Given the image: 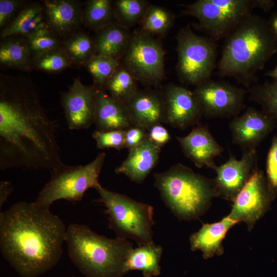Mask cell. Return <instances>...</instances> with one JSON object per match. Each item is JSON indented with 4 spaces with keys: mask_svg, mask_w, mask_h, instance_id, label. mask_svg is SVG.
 Segmentation results:
<instances>
[{
    "mask_svg": "<svg viewBox=\"0 0 277 277\" xmlns=\"http://www.w3.org/2000/svg\"><path fill=\"white\" fill-rule=\"evenodd\" d=\"M61 162L53 123L36 86L25 76L0 74V169L51 170Z\"/></svg>",
    "mask_w": 277,
    "mask_h": 277,
    "instance_id": "obj_1",
    "label": "cell"
},
{
    "mask_svg": "<svg viewBox=\"0 0 277 277\" xmlns=\"http://www.w3.org/2000/svg\"><path fill=\"white\" fill-rule=\"evenodd\" d=\"M67 229L49 209L17 202L0 214V248L21 277H38L55 266Z\"/></svg>",
    "mask_w": 277,
    "mask_h": 277,
    "instance_id": "obj_2",
    "label": "cell"
},
{
    "mask_svg": "<svg viewBox=\"0 0 277 277\" xmlns=\"http://www.w3.org/2000/svg\"><path fill=\"white\" fill-rule=\"evenodd\" d=\"M276 52L277 41L267 21L252 13L225 37L218 74L233 77L248 89Z\"/></svg>",
    "mask_w": 277,
    "mask_h": 277,
    "instance_id": "obj_3",
    "label": "cell"
},
{
    "mask_svg": "<svg viewBox=\"0 0 277 277\" xmlns=\"http://www.w3.org/2000/svg\"><path fill=\"white\" fill-rule=\"evenodd\" d=\"M65 242L68 255L86 277H123L127 259L133 249L127 239H109L85 225L71 224Z\"/></svg>",
    "mask_w": 277,
    "mask_h": 277,
    "instance_id": "obj_4",
    "label": "cell"
},
{
    "mask_svg": "<svg viewBox=\"0 0 277 277\" xmlns=\"http://www.w3.org/2000/svg\"><path fill=\"white\" fill-rule=\"evenodd\" d=\"M154 186L173 213L181 219L200 215L211 198L217 196L213 181L182 164L154 174Z\"/></svg>",
    "mask_w": 277,
    "mask_h": 277,
    "instance_id": "obj_5",
    "label": "cell"
},
{
    "mask_svg": "<svg viewBox=\"0 0 277 277\" xmlns=\"http://www.w3.org/2000/svg\"><path fill=\"white\" fill-rule=\"evenodd\" d=\"M100 195L99 201L106 208L109 228L116 237L131 239L138 246L153 242L152 226L153 208L128 196L109 191L100 184L94 188Z\"/></svg>",
    "mask_w": 277,
    "mask_h": 277,
    "instance_id": "obj_6",
    "label": "cell"
},
{
    "mask_svg": "<svg viewBox=\"0 0 277 277\" xmlns=\"http://www.w3.org/2000/svg\"><path fill=\"white\" fill-rule=\"evenodd\" d=\"M105 156V153H100L84 166H69L61 162L51 169L50 179L40 191L34 204L49 209L58 200L80 201L87 190L100 184L98 176Z\"/></svg>",
    "mask_w": 277,
    "mask_h": 277,
    "instance_id": "obj_7",
    "label": "cell"
},
{
    "mask_svg": "<svg viewBox=\"0 0 277 277\" xmlns=\"http://www.w3.org/2000/svg\"><path fill=\"white\" fill-rule=\"evenodd\" d=\"M260 5L261 0H198L183 5L182 15L197 18L194 27L216 42L225 38Z\"/></svg>",
    "mask_w": 277,
    "mask_h": 277,
    "instance_id": "obj_8",
    "label": "cell"
},
{
    "mask_svg": "<svg viewBox=\"0 0 277 277\" xmlns=\"http://www.w3.org/2000/svg\"><path fill=\"white\" fill-rule=\"evenodd\" d=\"M176 39V70L181 81L196 87L210 80L216 66L215 42L196 34L189 25L180 30Z\"/></svg>",
    "mask_w": 277,
    "mask_h": 277,
    "instance_id": "obj_9",
    "label": "cell"
},
{
    "mask_svg": "<svg viewBox=\"0 0 277 277\" xmlns=\"http://www.w3.org/2000/svg\"><path fill=\"white\" fill-rule=\"evenodd\" d=\"M164 52L159 41L140 31L131 35L120 61L136 81L154 85L164 76Z\"/></svg>",
    "mask_w": 277,
    "mask_h": 277,
    "instance_id": "obj_10",
    "label": "cell"
},
{
    "mask_svg": "<svg viewBox=\"0 0 277 277\" xmlns=\"http://www.w3.org/2000/svg\"><path fill=\"white\" fill-rule=\"evenodd\" d=\"M247 93L244 89L210 79L193 91L202 114L212 118L236 116L245 108Z\"/></svg>",
    "mask_w": 277,
    "mask_h": 277,
    "instance_id": "obj_11",
    "label": "cell"
},
{
    "mask_svg": "<svg viewBox=\"0 0 277 277\" xmlns=\"http://www.w3.org/2000/svg\"><path fill=\"white\" fill-rule=\"evenodd\" d=\"M275 198L263 171L256 167L233 201L230 218L252 226L266 211Z\"/></svg>",
    "mask_w": 277,
    "mask_h": 277,
    "instance_id": "obj_12",
    "label": "cell"
},
{
    "mask_svg": "<svg viewBox=\"0 0 277 277\" xmlns=\"http://www.w3.org/2000/svg\"><path fill=\"white\" fill-rule=\"evenodd\" d=\"M256 149L245 150L240 160L230 155L224 164L210 168L216 175L213 180L217 195L233 201L257 167Z\"/></svg>",
    "mask_w": 277,
    "mask_h": 277,
    "instance_id": "obj_13",
    "label": "cell"
},
{
    "mask_svg": "<svg viewBox=\"0 0 277 277\" xmlns=\"http://www.w3.org/2000/svg\"><path fill=\"white\" fill-rule=\"evenodd\" d=\"M73 80L68 90L61 92V103L70 129H87L95 122L96 88L83 84L80 77Z\"/></svg>",
    "mask_w": 277,
    "mask_h": 277,
    "instance_id": "obj_14",
    "label": "cell"
},
{
    "mask_svg": "<svg viewBox=\"0 0 277 277\" xmlns=\"http://www.w3.org/2000/svg\"><path fill=\"white\" fill-rule=\"evenodd\" d=\"M276 126L275 122L262 110L248 107L229 124L233 143L244 151L255 149Z\"/></svg>",
    "mask_w": 277,
    "mask_h": 277,
    "instance_id": "obj_15",
    "label": "cell"
},
{
    "mask_svg": "<svg viewBox=\"0 0 277 277\" xmlns=\"http://www.w3.org/2000/svg\"><path fill=\"white\" fill-rule=\"evenodd\" d=\"M163 100L164 122L180 129L199 124L203 114L193 92L182 86L170 85Z\"/></svg>",
    "mask_w": 277,
    "mask_h": 277,
    "instance_id": "obj_16",
    "label": "cell"
},
{
    "mask_svg": "<svg viewBox=\"0 0 277 277\" xmlns=\"http://www.w3.org/2000/svg\"><path fill=\"white\" fill-rule=\"evenodd\" d=\"M46 26L63 41L81 29L83 3L77 0L41 1Z\"/></svg>",
    "mask_w": 277,
    "mask_h": 277,
    "instance_id": "obj_17",
    "label": "cell"
},
{
    "mask_svg": "<svg viewBox=\"0 0 277 277\" xmlns=\"http://www.w3.org/2000/svg\"><path fill=\"white\" fill-rule=\"evenodd\" d=\"M176 138L185 155L197 168H209L214 163V158L224 151L223 147L204 125L197 124L186 136Z\"/></svg>",
    "mask_w": 277,
    "mask_h": 277,
    "instance_id": "obj_18",
    "label": "cell"
},
{
    "mask_svg": "<svg viewBox=\"0 0 277 277\" xmlns=\"http://www.w3.org/2000/svg\"><path fill=\"white\" fill-rule=\"evenodd\" d=\"M125 105L133 126L148 130L164 121L163 97L154 91L138 90Z\"/></svg>",
    "mask_w": 277,
    "mask_h": 277,
    "instance_id": "obj_19",
    "label": "cell"
},
{
    "mask_svg": "<svg viewBox=\"0 0 277 277\" xmlns=\"http://www.w3.org/2000/svg\"><path fill=\"white\" fill-rule=\"evenodd\" d=\"M161 149L147 137L129 150L127 158L115 169V173L123 174L136 183H142L157 164Z\"/></svg>",
    "mask_w": 277,
    "mask_h": 277,
    "instance_id": "obj_20",
    "label": "cell"
},
{
    "mask_svg": "<svg viewBox=\"0 0 277 277\" xmlns=\"http://www.w3.org/2000/svg\"><path fill=\"white\" fill-rule=\"evenodd\" d=\"M94 124L96 130L103 131L126 130L133 126L125 104L97 88Z\"/></svg>",
    "mask_w": 277,
    "mask_h": 277,
    "instance_id": "obj_21",
    "label": "cell"
},
{
    "mask_svg": "<svg viewBox=\"0 0 277 277\" xmlns=\"http://www.w3.org/2000/svg\"><path fill=\"white\" fill-rule=\"evenodd\" d=\"M238 222L228 215L221 221L204 224L190 238L191 249L202 251L203 258L208 259L214 254H222L223 248L221 243L228 230Z\"/></svg>",
    "mask_w": 277,
    "mask_h": 277,
    "instance_id": "obj_22",
    "label": "cell"
},
{
    "mask_svg": "<svg viewBox=\"0 0 277 277\" xmlns=\"http://www.w3.org/2000/svg\"><path fill=\"white\" fill-rule=\"evenodd\" d=\"M33 56L26 37L11 35L1 38L0 65L5 69L29 72Z\"/></svg>",
    "mask_w": 277,
    "mask_h": 277,
    "instance_id": "obj_23",
    "label": "cell"
},
{
    "mask_svg": "<svg viewBox=\"0 0 277 277\" xmlns=\"http://www.w3.org/2000/svg\"><path fill=\"white\" fill-rule=\"evenodd\" d=\"M131 34L115 22L96 31L93 38L95 54L120 60L129 43Z\"/></svg>",
    "mask_w": 277,
    "mask_h": 277,
    "instance_id": "obj_24",
    "label": "cell"
},
{
    "mask_svg": "<svg viewBox=\"0 0 277 277\" xmlns=\"http://www.w3.org/2000/svg\"><path fill=\"white\" fill-rule=\"evenodd\" d=\"M45 26L44 7L41 1L27 2L14 19L1 31L0 38L11 35L27 37Z\"/></svg>",
    "mask_w": 277,
    "mask_h": 277,
    "instance_id": "obj_25",
    "label": "cell"
},
{
    "mask_svg": "<svg viewBox=\"0 0 277 277\" xmlns=\"http://www.w3.org/2000/svg\"><path fill=\"white\" fill-rule=\"evenodd\" d=\"M162 252V247L156 245L154 242L133 249L126 262V273L131 270H139L142 272L144 277L160 275Z\"/></svg>",
    "mask_w": 277,
    "mask_h": 277,
    "instance_id": "obj_26",
    "label": "cell"
},
{
    "mask_svg": "<svg viewBox=\"0 0 277 277\" xmlns=\"http://www.w3.org/2000/svg\"><path fill=\"white\" fill-rule=\"evenodd\" d=\"M62 48L73 68L85 66L95 54L93 39L81 29L64 39Z\"/></svg>",
    "mask_w": 277,
    "mask_h": 277,
    "instance_id": "obj_27",
    "label": "cell"
},
{
    "mask_svg": "<svg viewBox=\"0 0 277 277\" xmlns=\"http://www.w3.org/2000/svg\"><path fill=\"white\" fill-rule=\"evenodd\" d=\"M110 0H89L83 3L82 25L97 31L115 22L113 4Z\"/></svg>",
    "mask_w": 277,
    "mask_h": 277,
    "instance_id": "obj_28",
    "label": "cell"
},
{
    "mask_svg": "<svg viewBox=\"0 0 277 277\" xmlns=\"http://www.w3.org/2000/svg\"><path fill=\"white\" fill-rule=\"evenodd\" d=\"M102 89L125 105L138 90L136 81L121 63Z\"/></svg>",
    "mask_w": 277,
    "mask_h": 277,
    "instance_id": "obj_29",
    "label": "cell"
},
{
    "mask_svg": "<svg viewBox=\"0 0 277 277\" xmlns=\"http://www.w3.org/2000/svg\"><path fill=\"white\" fill-rule=\"evenodd\" d=\"M112 4L115 22L127 29L140 23L150 5L145 0H116Z\"/></svg>",
    "mask_w": 277,
    "mask_h": 277,
    "instance_id": "obj_30",
    "label": "cell"
},
{
    "mask_svg": "<svg viewBox=\"0 0 277 277\" xmlns=\"http://www.w3.org/2000/svg\"><path fill=\"white\" fill-rule=\"evenodd\" d=\"M174 19L170 11L150 4L140 23L143 32L150 35H164L172 27Z\"/></svg>",
    "mask_w": 277,
    "mask_h": 277,
    "instance_id": "obj_31",
    "label": "cell"
},
{
    "mask_svg": "<svg viewBox=\"0 0 277 277\" xmlns=\"http://www.w3.org/2000/svg\"><path fill=\"white\" fill-rule=\"evenodd\" d=\"M247 92L249 99L258 104L277 125V82L253 85Z\"/></svg>",
    "mask_w": 277,
    "mask_h": 277,
    "instance_id": "obj_32",
    "label": "cell"
},
{
    "mask_svg": "<svg viewBox=\"0 0 277 277\" xmlns=\"http://www.w3.org/2000/svg\"><path fill=\"white\" fill-rule=\"evenodd\" d=\"M120 64L119 60L94 54L85 67L93 78L94 86L97 89H102Z\"/></svg>",
    "mask_w": 277,
    "mask_h": 277,
    "instance_id": "obj_33",
    "label": "cell"
},
{
    "mask_svg": "<svg viewBox=\"0 0 277 277\" xmlns=\"http://www.w3.org/2000/svg\"><path fill=\"white\" fill-rule=\"evenodd\" d=\"M73 68L62 48L44 53L33 58L32 70L48 73H59L67 68Z\"/></svg>",
    "mask_w": 277,
    "mask_h": 277,
    "instance_id": "obj_34",
    "label": "cell"
},
{
    "mask_svg": "<svg viewBox=\"0 0 277 277\" xmlns=\"http://www.w3.org/2000/svg\"><path fill=\"white\" fill-rule=\"evenodd\" d=\"M27 37L33 58L48 51L62 48L63 40L46 26Z\"/></svg>",
    "mask_w": 277,
    "mask_h": 277,
    "instance_id": "obj_35",
    "label": "cell"
},
{
    "mask_svg": "<svg viewBox=\"0 0 277 277\" xmlns=\"http://www.w3.org/2000/svg\"><path fill=\"white\" fill-rule=\"evenodd\" d=\"M92 135L99 149L120 150L125 148V130L103 131L96 130Z\"/></svg>",
    "mask_w": 277,
    "mask_h": 277,
    "instance_id": "obj_36",
    "label": "cell"
},
{
    "mask_svg": "<svg viewBox=\"0 0 277 277\" xmlns=\"http://www.w3.org/2000/svg\"><path fill=\"white\" fill-rule=\"evenodd\" d=\"M266 179L273 195L277 193V135L272 140L266 159Z\"/></svg>",
    "mask_w": 277,
    "mask_h": 277,
    "instance_id": "obj_37",
    "label": "cell"
},
{
    "mask_svg": "<svg viewBox=\"0 0 277 277\" xmlns=\"http://www.w3.org/2000/svg\"><path fill=\"white\" fill-rule=\"evenodd\" d=\"M27 2L24 0H0L1 31L14 19Z\"/></svg>",
    "mask_w": 277,
    "mask_h": 277,
    "instance_id": "obj_38",
    "label": "cell"
},
{
    "mask_svg": "<svg viewBox=\"0 0 277 277\" xmlns=\"http://www.w3.org/2000/svg\"><path fill=\"white\" fill-rule=\"evenodd\" d=\"M147 137L145 129L132 126L125 130V148L130 150L141 144Z\"/></svg>",
    "mask_w": 277,
    "mask_h": 277,
    "instance_id": "obj_39",
    "label": "cell"
},
{
    "mask_svg": "<svg viewBox=\"0 0 277 277\" xmlns=\"http://www.w3.org/2000/svg\"><path fill=\"white\" fill-rule=\"evenodd\" d=\"M147 132L148 139L160 148L168 143L171 139L168 131L161 124L152 126Z\"/></svg>",
    "mask_w": 277,
    "mask_h": 277,
    "instance_id": "obj_40",
    "label": "cell"
},
{
    "mask_svg": "<svg viewBox=\"0 0 277 277\" xmlns=\"http://www.w3.org/2000/svg\"><path fill=\"white\" fill-rule=\"evenodd\" d=\"M13 191V187L11 183L8 181H1L0 182V208L7 201L8 197Z\"/></svg>",
    "mask_w": 277,
    "mask_h": 277,
    "instance_id": "obj_41",
    "label": "cell"
},
{
    "mask_svg": "<svg viewBox=\"0 0 277 277\" xmlns=\"http://www.w3.org/2000/svg\"><path fill=\"white\" fill-rule=\"evenodd\" d=\"M267 22L271 31L277 41V13L272 14Z\"/></svg>",
    "mask_w": 277,
    "mask_h": 277,
    "instance_id": "obj_42",
    "label": "cell"
},
{
    "mask_svg": "<svg viewBox=\"0 0 277 277\" xmlns=\"http://www.w3.org/2000/svg\"><path fill=\"white\" fill-rule=\"evenodd\" d=\"M265 75L271 77L274 80V81L277 82V65L273 70L266 72Z\"/></svg>",
    "mask_w": 277,
    "mask_h": 277,
    "instance_id": "obj_43",
    "label": "cell"
},
{
    "mask_svg": "<svg viewBox=\"0 0 277 277\" xmlns=\"http://www.w3.org/2000/svg\"><path fill=\"white\" fill-rule=\"evenodd\" d=\"M72 277H75V276H72Z\"/></svg>",
    "mask_w": 277,
    "mask_h": 277,
    "instance_id": "obj_44",
    "label": "cell"
},
{
    "mask_svg": "<svg viewBox=\"0 0 277 277\" xmlns=\"http://www.w3.org/2000/svg\"><path fill=\"white\" fill-rule=\"evenodd\" d=\"M276 127H277V125H276Z\"/></svg>",
    "mask_w": 277,
    "mask_h": 277,
    "instance_id": "obj_45",
    "label": "cell"
}]
</instances>
